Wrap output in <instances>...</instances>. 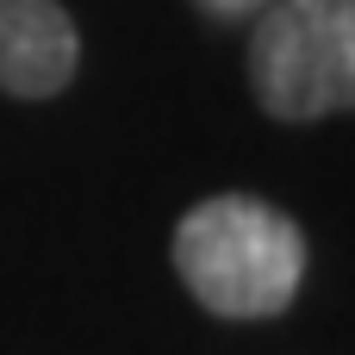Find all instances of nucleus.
<instances>
[{"label": "nucleus", "instance_id": "obj_1", "mask_svg": "<svg viewBox=\"0 0 355 355\" xmlns=\"http://www.w3.org/2000/svg\"><path fill=\"white\" fill-rule=\"evenodd\" d=\"M168 256L212 318H275L306 281V231L256 193H212L181 212Z\"/></svg>", "mask_w": 355, "mask_h": 355}, {"label": "nucleus", "instance_id": "obj_2", "mask_svg": "<svg viewBox=\"0 0 355 355\" xmlns=\"http://www.w3.org/2000/svg\"><path fill=\"white\" fill-rule=\"evenodd\" d=\"M250 81L268 119L312 125L355 100V0H268L250 37Z\"/></svg>", "mask_w": 355, "mask_h": 355}, {"label": "nucleus", "instance_id": "obj_3", "mask_svg": "<svg viewBox=\"0 0 355 355\" xmlns=\"http://www.w3.org/2000/svg\"><path fill=\"white\" fill-rule=\"evenodd\" d=\"M81 37L56 0H0V94L50 100L75 81Z\"/></svg>", "mask_w": 355, "mask_h": 355}, {"label": "nucleus", "instance_id": "obj_4", "mask_svg": "<svg viewBox=\"0 0 355 355\" xmlns=\"http://www.w3.org/2000/svg\"><path fill=\"white\" fill-rule=\"evenodd\" d=\"M212 12H225V19H237V12H256V6H268V0H206Z\"/></svg>", "mask_w": 355, "mask_h": 355}]
</instances>
